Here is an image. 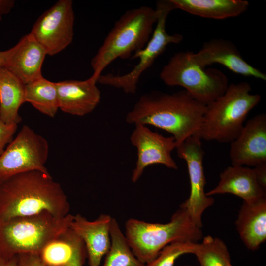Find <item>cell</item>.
<instances>
[{"mask_svg":"<svg viewBox=\"0 0 266 266\" xmlns=\"http://www.w3.org/2000/svg\"><path fill=\"white\" fill-rule=\"evenodd\" d=\"M156 9L158 17L152 35L145 46L133 54L131 59H139V62L130 72L124 74L108 73L101 74L97 82L121 89L126 94H134L137 90L138 83L142 74L153 64L155 60L170 44L181 42L182 36L178 33L168 34L166 29L168 14L174 7L170 0L157 2Z\"/></svg>","mask_w":266,"mask_h":266,"instance_id":"ba28073f","label":"cell"},{"mask_svg":"<svg viewBox=\"0 0 266 266\" xmlns=\"http://www.w3.org/2000/svg\"><path fill=\"white\" fill-rule=\"evenodd\" d=\"M17 256L8 260L0 258V266H16Z\"/></svg>","mask_w":266,"mask_h":266,"instance_id":"1f68e13d","label":"cell"},{"mask_svg":"<svg viewBox=\"0 0 266 266\" xmlns=\"http://www.w3.org/2000/svg\"><path fill=\"white\" fill-rule=\"evenodd\" d=\"M190 266V265H188V266Z\"/></svg>","mask_w":266,"mask_h":266,"instance_id":"836d02e7","label":"cell"},{"mask_svg":"<svg viewBox=\"0 0 266 266\" xmlns=\"http://www.w3.org/2000/svg\"><path fill=\"white\" fill-rule=\"evenodd\" d=\"M112 218L108 214H102L90 221L80 214L73 215L70 228L85 245L89 266H100L102 258L110 248Z\"/></svg>","mask_w":266,"mask_h":266,"instance_id":"2e32d148","label":"cell"},{"mask_svg":"<svg viewBox=\"0 0 266 266\" xmlns=\"http://www.w3.org/2000/svg\"><path fill=\"white\" fill-rule=\"evenodd\" d=\"M175 9H179L201 17L224 19L238 16L248 9L244 0H170Z\"/></svg>","mask_w":266,"mask_h":266,"instance_id":"ffe728a7","label":"cell"},{"mask_svg":"<svg viewBox=\"0 0 266 266\" xmlns=\"http://www.w3.org/2000/svg\"><path fill=\"white\" fill-rule=\"evenodd\" d=\"M25 84L3 67L0 71V117L5 123L18 125L22 120L19 114L24 103Z\"/></svg>","mask_w":266,"mask_h":266,"instance_id":"44dd1931","label":"cell"},{"mask_svg":"<svg viewBox=\"0 0 266 266\" xmlns=\"http://www.w3.org/2000/svg\"><path fill=\"white\" fill-rule=\"evenodd\" d=\"M189 56L194 63L203 68L217 63L235 73L266 80V74L248 63L236 46L227 40L215 39L206 42L198 52H189Z\"/></svg>","mask_w":266,"mask_h":266,"instance_id":"9a60e30c","label":"cell"},{"mask_svg":"<svg viewBox=\"0 0 266 266\" xmlns=\"http://www.w3.org/2000/svg\"><path fill=\"white\" fill-rule=\"evenodd\" d=\"M229 193L252 201L266 196V191L259 184L253 168L243 166H229L220 175L217 185L206 193L207 196Z\"/></svg>","mask_w":266,"mask_h":266,"instance_id":"ac0fdd59","label":"cell"},{"mask_svg":"<svg viewBox=\"0 0 266 266\" xmlns=\"http://www.w3.org/2000/svg\"><path fill=\"white\" fill-rule=\"evenodd\" d=\"M253 168L257 180L260 186L266 190V163L258 165Z\"/></svg>","mask_w":266,"mask_h":266,"instance_id":"f546056e","label":"cell"},{"mask_svg":"<svg viewBox=\"0 0 266 266\" xmlns=\"http://www.w3.org/2000/svg\"><path fill=\"white\" fill-rule=\"evenodd\" d=\"M1 54L3 67L25 85L42 76V66L47 55L30 33Z\"/></svg>","mask_w":266,"mask_h":266,"instance_id":"5bb4252c","label":"cell"},{"mask_svg":"<svg viewBox=\"0 0 266 266\" xmlns=\"http://www.w3.org/2000/svg\"><path fill=\"white\" fill-rule=\"evenodd\" d=\"M74 19L72 1L59 0L38 18L30 33L47 55L53 56L72 42Z\"/></svg>","mask_w":266,"mask_h":266,"instance_id":"30bf717a","label":"cell"},{"mask_svg":"<svg viewBox=\"0 0 266 266\" xmlns=\"http://www.w3.org/2000/svg\"><path fill=\"white\" fill-rule=\"evenodd\" d=\"M15 3L14 0H0V21L4 15L10 12Z\"/></svg>","mask_w":266,"mask_h":266,"instance_id":"4dcf8cb0","label":"cell"},{"mask_svg":"<svg viewBox=\"0 0 266 266\" xmlns=\"http://www.w3.org/2000/svg\"><path fill=\"white\" fill-rule=\"evenodd\" d=\"M235 225L246 247L257 250L266 239V196L243 201Z\"/></svg>","mask_w":266,"mask_h":266,"instance_id":"d6986e66","label":"cell"},{"mask_svg":"<svg viewBox=\"0 0 266 266\" xmlns=\"http://www.w3.org/2000/svg\"><path fill=\"white\" fill-rule=\"evenodd\" d=\"M229 157L232 166H255L266 163V114H259L244 124L230 143Z\"/></svg>","mask_w":266,"mask_h":266,"instance_id":"4fadbf2b","label":"cell"},{"mask_svg":"<svg viewBox=\"0 0 266 266\" xmlns=\"http://www.w3.org/2000/svg\"><path fill=\"white\" fill-rule=\"evenodd\" d=\"M86 257L85 247L82 245L76 249L69 261L60 266H83Z\"/></svg>","mask_w":266,"mask_h":266,"instance_id":"f1b7e54d","label":"cell"},{"mask_svg":"<svg viewBox=\"0 0 266 266\" xmlns=\"http://www.w3.org/2000/svg\"><path fill=\"white\" fill-rule=\"evenodd\" d=\"M67 197L49 174L31 171L0 181V220L47 212L70 214Z\"/></svg>","mask_w":266,"mask_h":266,"instance_id":"7a4b0ae2","label":"cell"},{"mask_svg":"<svg viewBox=\"0 0 266 266\" xmlns=\"http://www.w3.org/2000/svg\"><path fill=\"white\" fill-rule=\"evenodd\" d=\"M97 83L92 76L84 80H66L56 82L59 109L77 116L91 113L101 98Z\"/></svg>","mask_w":266,"mask_h":266,"instance_id":"e0dca14e","label":"cell"},{"mask_svg":"<svg viewBox=\"0 0 266 266\" xmlns=\"http://www.w3.org/2000/svg\"><path fill=\"white\" fill-rule=\"evenodd\" d=\"M201 139L199 134L191 136L176 147L178 157L187 166L190 183L189 198L183 203L195 223L202 228V215L212 206L214 200L205 192L206 179L203 166L204 155Z\"/></svg>","mask_w":266,"mask_h":266,"instance_id":"8fae6325","label":"cell"},{"mask_svg":"<svg viewBox=\"0 0 266 266\" xmlns=\"http://www.w3.org/2000/svg\"><path fill=\"white\" fill-rule=\"evenodd\" d=\"M73 215L54 216L47 212L0 220V258L38 253L70 227Z\"/></svg>","mask_w":266,"mask_h":266,"instance_id":"8992f818","label":"cell"},{"mask_svg":"<svg viewBox=\"0 0 266 266\" xmlns=\"http://www.w3.org/2000/svg\"><path fill=\"white\" fill-rule=\"evenodd\" d=\"M83 243L70 227L47 245L39 254L45 266H60L69 261L76 249Z\"/></svg>","mask_w":266,"mask_h":266,"instance_id":"603a6c76","label":"cell"},{"mask_svg":"<svg viewBox=\"0 0 266 266\" xmlns=\"http://www.w3.org/2000/svg\"><path fill=\"white\" fill-rule=\"evenodd\" d=\"M160 78L169 86L184 88L194 99L205 105L221 96L229 84L226 75L216 68L205 69L194 63L189 52H180L162 68Z\"/></svg>","mask_w":266,"mask_h":266,"instance_id":"52a82bcc","label":"cell"},{"mask_svg":"<svg viewBox=\"0 0 266 266\" xmlns=\"http://www.w3.org/2000/svg\"><path fill=\"white\" fill-rule=\"evenodd\" d=\"M25 100L40 113L54 117L59 109L56 82L42 76L26 84Z\"/></svg>","mask_w":266,"mask_h":266,"instance_id":"7402d4cb","label":"cell"},{"mask_svg":"<svg viewBox=\"0 0 266 266\" xmlns=\"http://www.w3.org/2000/svg\"><path fill=\"white\" fill-rule=\"evenodd\" d=\"M200 266H233L228 249L219 238L207 235L197 243L195 252Z\"/></svg>","mask_w":266,"mask_h":266,"instance_id":"d4e9b609","label":"cell"},{"mask_svg":"<svg viewBox=\"0 0 266 266\" xmlns=\"http://www.w3.org/2000/svg\"><path fill=\"white\" fill-rule=\"evenodd\" d=\"M206 105L183 90L173 93L153 91L142 95L126 116L130 124L152 126L172 134L176 147L199 134Z\"/></svg>","mask_w":266,"mask_h":266,"instance_id":"6da1fadb","label":"cell"},{"mask_svg":"<svg viewBox=\"0 0 266 266\" xmlns=\"http://www.w3.org/2000/svg\"><path fill=\"white\" fill-rule=\"evenodd\" d=\"M158 17L157 10L148 6L126 11L116 21L92 58V76L98 81L113 61L118 58H131L133 53L142 49L152 35Z\"/></svg>","mask_w":266,"mask_h":266,"instance_id":"3957f363","label":"cell"},{"mask_svg":"<svg viewBox=\"0 0 266 266\" xmlns=\"http://www.w3.org/2000/svg\"><path fill=\"white\" fill-rule=\"evenodd\" d=\"M197 243L192 241H176L165 247L157 256L145 266H173L175 261L181 255L193 254Z\"/></svg>","mask_w":266,"mask_h":266,"instance_id":"484cf974","label":"cell"},{"mask_svg":"<svg viewBox=\"0 0 266 266\" xmlns=\"http://www.w3.org/2000/svg\"><path fill=\"white\" fill-rule=\"evenodd\" d=\"M125 228L124 234L133 253L145 265L171 243H197L203 238L201 228L195 223L183 203L167 223H150L131 218L126 221Z\"/></svg>","mask_w":266,"mask_h":266,"instance_id":"277c9868","label":"cell"},{"mask_svg":"<svg viewBox=\"0 0 266 266\" xmlns=\"http://www.w3.org/2000/svg\"><path fill=\"white\" fill-rule=\"evenodd\" d=\"M49 150L44 137L29 126H23L0 156V181L31 171L49 174L45 166Z\"/></svg>","mask_w":266,"mask_h":266,"instance_id":"9c48e42d","label":"cell"},{"mask_svg":"<svg viewBox=\"0 0 266 266\" xmlns=\"http://www.w3.org/2000/svg\"><path fill=\"white\" fill-rule=\"evenodd\" d=\"M247 82L232 83L225 92L206 105L199 135L201 139L231 143L241 133L249 113L261 100Z\"/></svg>","mask_w":266,"mask_h":266,"instance_id":"5b68a950","label":"cell"},{"mask_svg":"<svg viewBox=\"0 0 266 266\" xmlns=\"http://www.w3.org/2000/svg\"><path fill=\"white\" fill-rule=\"evenodd\" d=\"M111 245L101 266H145L133 253L118 221L112 218Z\"/></svg>","mask_w":266,"mask_h":266,"instance_id":"cb8c5ba5","label":"cell"},{"mask_svg":"<svg viewBox=\"0 0 266 266\" xmlns=\"http://www.w3.org/2000/svg\"><path fill=\"white\" fill-rule=\"evenodd\" d=\"M134 126L130 136V141L137 151L135 166L131 176L132 182H136L145 168L151 165L160 164L170 169H178L171 156L172 151L176 147L174 138L164 136L144 125Z\"/></svg>","mask_w":266,"mask_h":266,"instance_id":"7c38bea8","label":"cell"},{"mask_svg":"<svg viewBox=\"0 0 266 266\" xmlns=\"http://www.w3.org/2000/svg\"><path fill=\"white\" fill-rule=\"evenodd\" d=\"M3 67L1 51H0V71Z\"/></svg>","mask_w":266,"mask_h":266,"instance_id":"d6a6232c","label":"cell"},{"mask_svg":"<svg viewBox=\"0 0 266 266\" xmlns=\"http://www.w3.org/2000/svg\"><path fill=\"white\" fill-rule=\"evenodd\" d=\"M18 125L4 122L0 117V156L13 139Z\"/></svg>","mask_w":266,"mask_h":266,"instance_id":"4316f807","label":"cell"},{"mask_svg":"<svg viewBox=\"0 0 266 266\" xmlns=\"http://www.w3.org/2000/svg\"><path fill=\"white\" fill-rule=\"evenodd\" d=\"M16 266H45L38 253H24L17 256Z\"/></svg>","mask_w":266,"mask_h":266,"instance_id":"83f0119b","label":"cell"}]
</instances>
